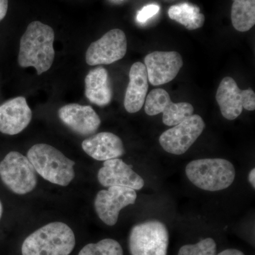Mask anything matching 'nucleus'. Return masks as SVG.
<instances>
[{
	"label": "nucleus",
	"mask_w": 255,
	"mask_h": 255,
	"mask_svg": "<svg viewBox=\"0 0 255 255\" xmlns=\"http://www.w3.org/2000/svg\"><path fill=\"white\" fill-rule=\"evenodd\" d=\"M85 96L92 104L105 107L112 102V93L110 77L103 67L90 70L85 78Z\"/></svg>",
	"instance_id": "a211bd4d"
},
{
	"label": "nucleus",
	"mask_w": 255,
	"mask_h": 255,
	"mask_svg": "<svg viewBox=\"0 0 255 255\" xmlns=\"http://www.w3.org/2000/svg\"><path fill=\"white\" fill-rule=\"evenodd\" d=\"M137 193L128 187H110L97 193L95 200L96 212L106 225L113 226L117 223L121 210L135 204Z\"/></svg>",
	"instance_id": "9b49d317"
},
{
	"label": "nucleus",
	"mask_w": 255,
	"mask_h": 255,
	"mask_svg": "<svg viewBox=\"0 0 255 255\" xmlns=\"http://www.w3.org/2000/svg\"><path fill=\"white\" fill-rule=\"evenodd\" d=\"M169 17L183 25L188 30H196L202 27L205 16L200 12V8L189 3H181L170 6Z\"/></svg>",
	"instance_id": "6ab92c4d"
},
{
	"label": "nucleus",
	"mask_w": 255,
	"mask_h": 255,
	"mask_svg": "<svg viewBox=\"0 0 255 255\" xmlns=\"http://www.w3.org/2000/svg\"><path fill=\"white\" fill-rule=\"evenodd\" d=\"M83 150L99 161L119 158L125 152L122 139L110 132H102L89 137L82 143Z\"/></svg>",
	"instance_id": "dca6fc26"
},
{
	"label": "nucleus",
	"mask_w": 255,
	"mask_h": 255,
	"mask_svg": "<svg viewBox=\"0 0 255 255\" xmlns=\"http://www.w3.org/2000/svg\"><path fill=\"white\" fill-rule=\"evenodd\" d=\"M248 180L253 187V189H255V169L253 168L250 172L249 175H248Z\"/></svg>",
	"instance_id": "a878e982"
},
{
	"label": "nucleus",
	"mask_w": 255,
	"mask_h": 255,
	"mask_svg": "<svg viewBox=\"0 0 255 255\" xmlns=\"http://www.w3.org/2000/svg\"><path fill=\"white\" fill-rule=\"evenodd\" d=\"M145 112L148 116L161 113L162 122L167 127H174L194 114V107L188 102L173 103L170 96L163 89L152 90L146 97Z\"/></svg>",
	"instance_id": "1a4fd4ad"
},
{
	"label": "nucleus",
	"mask_w": 255,
	"mask_h": 255,
	"mask_svg": "<svg viewBox=\"0 0 255 255\" xmlns=\"http://www.w3.org/2000/svg\"><path fill=\"white\" fill-rule=\"evenodd\" d=\"M159 5L155 4H147L142 7L137 14V21L139 23H145L147 20L150 18L153 17L155 15L159 12Z\"/></svg>",
	"instance_id": "5701e85b"
},
{
	"label": "nucleus",
	"mask_w": 255,
	"mask_h": 255,
	"mask_svg": "<svg viewBox=\"0 0 255 255\" xmlns=\"http://www.w3.org/2000/svg\"><path fill=\"white\" fill-rule=\"evenodd\" d=\"M217 246L214 239L211 238L201 240L194 245L182 246L178 255H216Z\"/></svg>",
	"instance_id": "4be33fe9"
},
{
	"label": "nucleus",
	"mask_w": 255,
	"mask_h": 255,
	"mask_svg": "<svg viewBox=\"0 0 255 255\" xmlns=\"http://www.w3.org/2000/svg\"><path fill=\"white\" fill-rule=\"evenodd\" d=\"M200 116L193 114L180 124L162 132L159 138L164 150L172 155H181L192 146L205 128Z\"/></svg>",
	"instance_id": "0eeeda50"
},
{
	"label": "nucleus",
	"mask_w": 255,
	"mask_h": 255,
	"mask_svg": "<svg viewBox=\"0 0 255 255\" xmlns=\"http://www.w3.org/2000/svg\"><path fill=\"white\" fill-rule=\"evenodd\" d=\"M54 31L48 25L38 21L30 23L20 41L18 65L33 67L38 75L48 71L54 60Z\"/></svg>",
	"instance_id": "f257e3e1"
},
{
	"label": "nucleus",
	"mask_w": 255,
	"mask_h": 255,
	"mask_svg": "<svg viewBox=\"0 0 255 255\" xmlns=\"http://www.w3.org/2000/svg\"><path fill=\"white\" fill-rule=\"evenodd\" d=\"M186 174L194 186L203 190L219 191L231 187L236 179V169L222 158L195 159L187 164Z\"/></svg>",
	"instance_id": "20e7f679"
},
{
	"label": "nucleus",
	"mask_w": 255,
	"mask_h": 255,
	"mask_svg": "<svg viewBox=\"0 0 255 255\" xmlns=\"http://www.w3.org/2000/svg\"><path fill=\"white\" fill-rule=\"evenodd\" d=\"M3 208L2 204H1V201H0V219H1V216H2Z\"/></svg>",
	"instance_id": "bb28decb"
},
{
	"label": "nucleus",
	"mask_w": 255,
	"mask_h": 255,
	"mask_svg": "<svg viewBox=\"0 0 255 255\" xmlns=\"http://www.w3.org/2000/svg\"><path fill=\"white\" fill-rule=\"evenodd\" d=\"M168 245V230L161 221H146L130 230L128 247L131 255H167Z\"/></svg>",
	"instance_id": "39448f33"
},
{
	"label": "nucleus",
	"mask_w": 255,
	"mask_h": 255,
	"mask_svg": "<svg viewBox=\"0 0 255 255\" xmlns=\"http://www.w3.org/2000/svg\"><path fill=\"white\" fill-rule=\"evenodd\" d=\"M58 117L69 128L84 136L93 135L101 125L100 117L90 106L69 104L60 109Z\"/></svg>",
	"instance_id": "4468645a"
},
{
	"label": "nucleus",
	"mask_w": 255,
	"mask_h": 255,
	"mask_svg": "<svg viewBox=\"0 0 255 255\" xmlns=\"http://www.w3.org/2000/svg\"><path fill=\"white\" fill-rule=\"evenodd\" d=\"M78 255H124L123 249L115 240L107 238L84 247Z\"/></svg>",
	"instance_id": "412c9836"
},
{
	"label": "nucleus",
	"mask_w": 255,
	"mask_h": 255,
	"mask_svg": "<svg viewBox=\"0 0 255 255\" xmlns=\"http://www.w3.org/2000/svg\"><path fill=\"white\" fill-rule=\"evenodd\" d=\"M231 20L237 31L251 30L255 24V0H233Z\"/></svg>",
	"instance_id": "aec40b11"
},
{
	"label": "nucleus",
	"mask_w": 255,
	"mask_h": 255,
	"mask_svg": "<svg viewBox=\"0 0 255 255\" xmlns=\"http://www.w3.org/2000/svg\"><path fill=\"white\" fill-rule=\"evenodd\" d=\"M32 119V112L26 99L18 97L0 106V132L14 135L23 131Z\"/></svg>",
	"instance_id": "2eb2a0df"
},
{
	"label": "nucleus",
	"mask_w": 255,
	"mask_h": 255,
	"mask_svg": "<svg viewBox=\"0 0 255 255\" xmlns=\"http://www.w3.org/2000/svg\"><path fill=\"white\" fill-rule=\"evenodd\" d=\"M0 178L10 190L18 195L31 192L36 187V170L27 157L10 152L0 162Z\"/></svg>",
	"instance_id": "423d86ee"
},
{
	"label": "nucleus",
	"mask_w": 255,
	"mask_h": 255,
	"mask_svg": "<svg viewBox=\"0 0 255 255\" xmlns=\"http://www.w3.org/2000/svg\"><path fill=\"white\" fill-rule=\"evenodd\" d=\"M148 81L153 86L164 85L177 77L183 66L182 55L176 51H155L145 56Z\"/></svg>",
	"instance_id": "f8f14e48"
},
{
	"label": "nucleus",
	"mask_w": 255,
	"mask_h": 255,
	"mask_svg": "<svg viewBox=\"0 0 255 255\" xmlns=\"http://www.w3.org/2000/svg\"><path fill=\"white\" fill-rule=\"evenodd\" d=\"M216 99L223 117L228 120L237 119L243 109L255 110V92L251 89L241 90L231 77L223 79L216 92Z\"/></svg>",
	"instance_id": "6e6552de"
},
{
	"label": "nucleus",
	"mask_w": 255,
	"mask_h": 255,
	"mask_svg": "<svg viewBox=\"0 0 255 255\" xmlns=\"http://www.w3.org/2000/svg\"><path fill=\"white\" fill-rule=\"evenodd\" d=\"M148 78L145 65L132 64L129 72V83L124 98V107L128 113L139 112L145 104L148 90Z\"/></svg>",
	"instance_id": "f3484780"
},
{
	"label": "nucleus",
	"mask_w": 255,
	"mask_h": 255,
	"mask_svg": "<svg viewBox=\"0 0 255 255\" xmlns=\"http://www.w3.org/2000/svg\"><path fill=\"white\" fill-rule=\"evenodd\" d=\"M97 178L99 182L105 187H123L140 190L145 185L143 179L132 170L131 166L119 158L105 161Z\"/></svg>",
	"instance_id": "ddd939ff"
},
{
	"label": "nucleus",
	"mask_w": 255,
	"mask_h": 255,
	"mask_svg": "<svg viewBox=\"0 0 255 255\" xmlns=\"http://www.w3.org/2000/svg\"><path fill=\"white\" fill-rule=\"evenodd\" d=\"M27 158L37 173L53 184L66 187L75 177V162L53 146L43 143L32 146Z\"/></svg>",
	"instance_id": "7ed1b4c3"
},
{
	"label": "nucleus",
	"mask_w": 255,
	"mask_h": 255,
	"mask_svg": "<svg viewBox=\"0 0 255 255\" xmlns=\"http://www.w3.org/2000/svg\"><path fill=\"white\" fill-rule=\"evenodd\" d=\"M217 255H245L243 252L237 249L225 250Z\"/></svg>",
	"instance_id": "393cba45"
},
{
	"label": "nucleus",
	"mask_w": 255,
	"mask_h": 255,
	"mask_svg": "<svg viewBox=\"0 0 255 255\" xmlns=\"http://www.w3.org/2000/svg\"><path fill=\"white\" fill-rule=\"evenodd\" d=\"M127 52L125 33L119 28H114L91 43L86 52V62L91 66L110 65L122 59Z\"/></svg>",
	"instance_id": "9d476101"
},
{
	"label": "nucleus",
	"mask_w": 255,
	"mask_h": 255,
	"mask_svg": "<svg viewBox=\"0 0 255 255\" xmlns=\"http://www.w3.org/2000/svg\"><path fill=\"white\" fill-rule=\"evenodd\" d=\"M8 10V0H0V21L4 19Z\"/></svg>",
	"instance_id": "b1692460"
},
{
	"label": "nucleus",
	"mask_w": 255,
	"mask_h": 255,
	"mask_svg": "<svg viewBox=\"0 0 255 255\" xmlns=\"http://www.w3.org/2000/svg\"><path fill=\"white\" fill-rule=\"evenodd\" d=\"M75 246L73 230L62 222L48 223L23 241L22 255H69Z\"/></svg>",
	"instance_id": "f03ea898"
}]
</instances>
